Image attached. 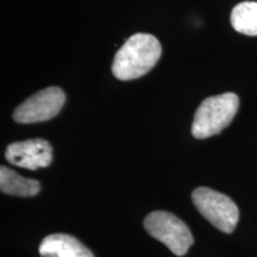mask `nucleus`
Segmentation results:
<instances>
[{
  "label": "nucleus",
  "mask_w": 257,
  "mask_h": 257,
  "mask_svg": "<svg viewBox=\"0 0 257 257\" xmlns=\"http://www.w3.org/2000/svg\"><path fill=\"white\" fill-rule=\"evenodd\" d=\"M162 54L160 41L149 34H135L119 48L112 62L117 79H138L154 68Z\"/></svg>",
  "instance_id": "nucleus-1"
},
{
  "label": "nucleus",
  "mask_w": 257,
  "mask_h": 257,
  "mask_svg": "<svg viewBox=\"0 0 257 257\" xmlns=\"http://www.w3.org/2000/svg\"><path fill=\"white\" fill-rule=\"evenodd\" d=\"M239 107V99L234 93H223L206 98L194 114L192 135L204 140L220 134L230 125Z\"/></svg>",
  "instance_id": "nucleus-2"
},
{
  "label": "nucleus",
  "mask_w": 257,
  "mask_h": 257,
  "mask_svg": "<svg viewBox=\"0 0 257 257\" xmlns=\"http://www.w3.org/2000/svg\"><path fill=\"white\" fill-rule=\"evenodd\" d=\"M192 200L201 216L218 230L233 232L239 219L237 205L227 195L207 187H199L192 193Z\"/></svg>",
  "instance_id": "nucleus-3"
},
{
  "label": "nucleus",
  "mask_w": 257,
  "mask_h": 257,
  "mask_svg": "<svg viewBox=\"0 0 257 257\" xmlns=\"http://www.w3.org/2000/svg\"><path fill=\"white\" fill-rule=\"evenodd\" d=\"M147 232L162 242L176 256H184L194 243L193 234L184 221L165 211L150 213L144 220Z\"/></svg>",
  "instance_id": "nucleus-4"
},
{
  "label": "nucleus",
  "mask_w": 257,
  "mask_h": 257,
  "mask_svg": "<svg viewBox=\"0 0 257 257\" xmlns=\"http://www.w3.org/2000/svg\"><path fill=\"white\" fill-rule=\"evenodd\" d=\"M66 95L59 87H48L31 95L16 108L14 119L21 124L47 121L54 118L63 107Z\"/></svg>",
  "instance_id": "nucleus-5"
},
{
  "label": "nucleus",
  "mask_w": 257,
  "mask_h": 257,
  "mask_svg": "<svg viewBox=\"0 0 257 257\" xmlns=\"http://www.w3.org/2000/svg\"><path fill=\"white\" fill-rule=\"evenodd\" d=\"M5 157L11 165L36 170L48 167L53 161V148L41 138L11 143L6 148Z\"/></svg>",
  "instance_id": "nucleus-6"
},
{
  "label": "nucleus",
  "mask_w": 257,
  "mask_h": 257,
  "mask_svg": "<svg viewBox=\"0 0 257 257\" xmlns=\"http://www.w3.org/2000/svg\"><path fill=\"white\" fill-rule=\"evenodd\" d=\"M42 257H94L91 250L75 237L66 233L47 236L40 245Z\"/></svg>",
  "instance_id": "nucleus-7"
},
{
  "label": "nucleus",
  "mask_w": 257,
  "mask_h": 257,
  "mask_svg": "<svg viewBox=\"0 0 257 257\" xmlns=\"http://www.w3.org/2000/svg\"><path fill=\"white\" fill-rule=\"evenodd\" d=\"M0 189L3 193L16 197H34L40 192V182L36 180L27 179L8 167L0 168Z\"/></svg>",
  "instance_id": "nucleus-8"
},
{
  "label": "nucleus",
  "mask_w": 257,
  "mask_h": 257,
  "mask_svg": "<svg viewBox=\"0 0 257 257\" xmlns=\"http://www.w3.org/2000/svg\"><path fill=\"white\" fill-rule=\"evenodd\" d=\"M231 25L239 34L257 36V2H243L234 6Z\"/></svg>",
  "instance_id": "nucleus-9"
}]
</instances>
